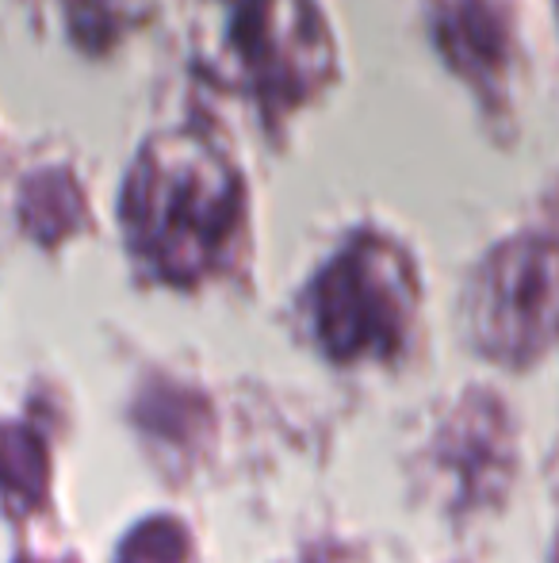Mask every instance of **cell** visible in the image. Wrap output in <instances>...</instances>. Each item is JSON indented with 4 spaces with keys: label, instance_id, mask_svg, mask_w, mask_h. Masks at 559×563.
Returning a JSON list of instances; mask_svg holds the SVG:
<instances>
[{
    "label": "cell",
    "instance_id": "cell-1",
    "mask_svg": "<svg viewBox=\"0 0 559 563\" xmlns=\"http://www.w3.org/2000/svg\"><path fill=\"white\" fill-rule=\"evenodd\" d=\"M131 245L172 284L219 268L242 219V185L203 134H172L146 150L123 196Z\"/></svg>",
    "mask_w": 559,
    "mask_h": 563
},
{
    "label": "cell",
    "instance_id": "cell-2",
    "mask_svg": "<svg viewBox=\"0 0 559 563\" xmlns=\"http://www.w3.org/2000/svg\"><path fill=\"white\" fill-rule=\"evenodd\" d=\"M329 35L311 0H223L211 66L261 100L311 97L329 74Z\"/></svg>",
    "mask_w": 559,
    "mask_h": 563
},
{
    "label": "cell",
    "instance_id": "cell-3",
    "mask_svg": "<svg viewBox=\"0 0 559 563\" xmlns=\"http://www.w3.org/2000/svg\"><path fill=\"white\" fill-rule=\"evenodd\" d=\"M314 330L334 361L391 356L414 314V276L395 245L360 238L314 280Z\"/></svg>",
    "mask_w": 559,
    "mask_h": 563
},
{
    "label": "cell",
    "instance_id": "cell-4",
    "mask_svg": "<svg viewBox=\"0 0 559 563\" xmlns=\"http://www.w3.org/2000/svg\"><path fill=\"white\" fill-rule=\"evenodd\" d=\"M468 327L487 356L529 364L559 341V242L517 238L483 261L468 291Z\"/></svg>",
    "mask_w": 559,
    "mask_h": 563
},
{
    "label": "cell",
    "instance_id": "cell-5",
    "mask_svg": "<svg viewBox=\"0 0 559 563\" xmlns=\"http://www.w3.org/2000/svg\"><path fill=\"white\" fill-rule=\"evenodd\" d=\"M77 216V192L66 177L46 173V177L31 180L23 192V219L38 238H58L62 230H69Z\"/></svg>",
    "mask_w": 559,
    "mask_h": 563
},
{
    "label": "cell",
    "instance_id": "cell-6",
    "mask_svg": "<svg viewBox=\"0 0 559 563\" xmlns=\"http://www.w3.org/2000/svg\"><path fill=\"white\" fill-rule=\"evenodd\" d=\"M123 563H192L188 533L169 518L146 521L123 549Z\"/></svg>",
    "mask_w": 559,
    "mask_h": 563
},
{
    "label": "cell",
    "instance_id": "cell-7",
    "mask_svg": "<svg viewBox=\"0 0 559 563\" xmlns=\"http://www.w3.org/2000/svg\"><path fill=\"white\" fill-rule=\"evenodd\" d=\"M43 452H38V441L23 430H4L0 433V479L4 483H15V487L38 495L43 487Z\"/></svg>",
    "mask_w": 559,
    "mask_h": 563
}]
</instances>
